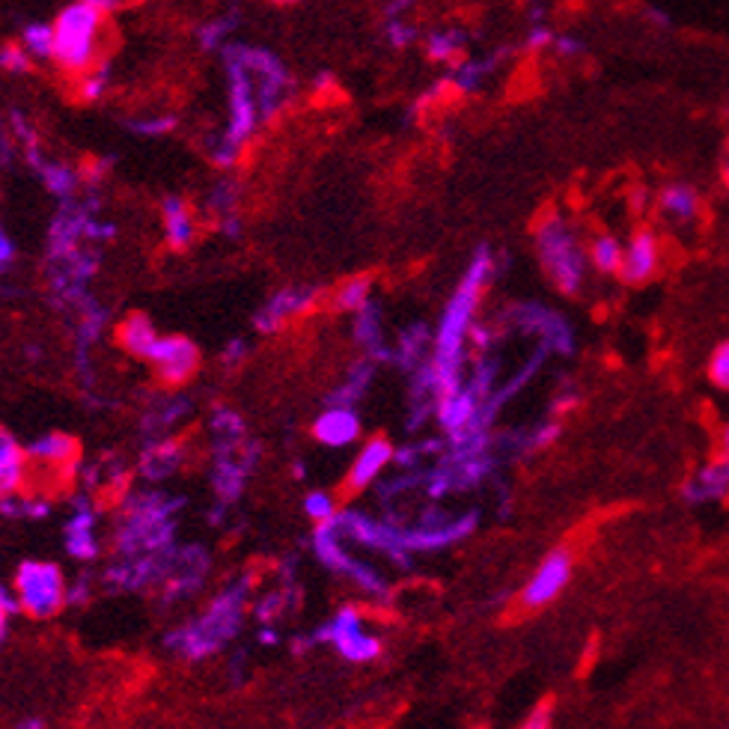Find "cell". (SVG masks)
I'll return each instance as SVG.
<instances>
[{"instance_id":"obj_1","label":"cell","mask_w":729,"mask_h":729,"mask_svg":"<svg viewBox=\"0 0 729 729\" xmlns=\"http://www.w3.org/2000/svg\"><path fill=\"white\" fill-rule=\"evenodd\" d=\"M491 272H494L491 253L486 251V248H479V251L474 253L470 265H467V272L465 277H462L458 289L453 292V298L447 301L444 316H441V325H438V334H435L432 364H429L438 399L462 388V357H465V342L467 337H470V331H474V316H477L482 292H486V286H489ZM435 405H438V402H435Z\"/></svg>"},{"instance_id":"obj_2","label":"cell","mask_w":729,"mask_h":729,"mask_svg":"<svg viewBox=\"0 0 729 729\" xmlns=\"http://www.w3.org/2000/svg\"><path fill=\"white\" fill-rule=\"evenodd\" d=\"M54 58L51 63L78 80L92 68L104 63V30H108V15L92 10L84 0H72L68 7L58 12L54 18Z\"/></svg>"},{"instance_id":"obj_3","label":"cell","mask_w":729,"mask_h":729,"mask_svg":"<svg viewBox=\"0 0 729 729\" xmlns=\"http://www.w3.org/2000/svg\"><path fill=\"white\" fill-rule=\"evenodd\" d=\"M173 506L159 491L131 494L116 525L120 560H155L171 554Z\"/></svg>"},{"instance_id":"obj_4","label":"cell","mask_w":729,"mask_h":729,"mask_svg":"<svg viewBox=\"0 0 729 729\" xmlns=\"http://www.w3.org/2000/svg\"><path fill=\"white\" fill-rule=\"evenodd\" d=\"M244 604H248V583H229L221 593L205 604L203 614L185 623L179 631L171 634L173 652L185 658H205L215 655L227 640L239 634L241 619H244Z\"/></svg>"},{"instance_id":"obj_5","label":"cell","mask_w":729,"mask_h":729,"mask_svg":"<svg viewBox=\"0 0 729 729\" xmlns=\"http://www.w3.org/2000/svg\"><path fill=\"white\" fill-rule=\"evenodd\" d=\"M12 599L22 614L34 619L58 616L68 602V583L63 571L48 560H27L15 571L12 581Z\"/></svg>"},{"instance_id":"obj_6","label":"cell","mask_w":729,"mask_h":729,"mask_svg":"<svg viewBox=\"0 0 729 729\" xmlns=\"http://www.w3.org/2000/svg\"><path fill=\"white\" fill-rule=\"evenodd\" d=\"M536 244H539V260L545 265L548 277L557 284L560 292L578 296L587 272H583V253L575 236H571V229L563 221L551 217L536 232Z\"/></svg>"},{"instance_id":"obj_7","label":"cell","mask_w":729,"mask_h":729,"mask_svg":"<svg viewBox=\"0 0 729 729\" xmlns=\"http://www.w3.org/2000/svg\"><path fill=\"white\" fill-rule=\"evenodd\" d=\"M319 640L331 643L340 658L352 664H369L381 655V638L369 628L361 607H342L319 628Z\"/></svg>"},{"instance_id":"obj_8","label":"cell","mask_w":729,"mask_h":729,"mask_svg":"<svg viewBox=\"0 0 729 729\" xmlns=\"http://www.w3.org/2000/svg\"><path fill=\"white\" fill-rule=\"evenodd\" d=\"M152 366V376L159 378V385L164 388H185L188 381H194V376L203 366V352L191 337L185 334H161L155 352L147 361Z\"/></svg>"},{"instance_id":"obj_9","label":"cell","mask_w":729,"mask_h":729,"mask_svg":"<svg viewBox=\"0 0 729 729\" xmlns=\"http://www.w3.org/2000/svg\"><path fill=\"white\" fill-rule=\"evenodd\" d=\"M322 292L316 286H284L277 289L265 307L256 313V328L263 334H277L284 331L289 322L307 316L310 310L319 304Z\"/></svg>"},{"instance_id":"obj_10","label":"cell","mask_w":729,"mask_h":729,"mask_svg":"<svg viewBox=\"0 0 729 729\" xmlns=\"http://www.w3.org/2000/svg\"><path fill=\"white\" fill-rule=\"evenodd\" d=\"M393 462V444H390L385 435H376L361 444V450L354 453L352 465L345 470V479H342V498H354L366 491L373 482H376L385 467Z\"/></svg>"},{"instance_id":"obj_11","label":"cell","mask_w":729,"mask_h":729,"mask_svg":"<svg viewBox=\"0 0 729 729\" xmlns=\"http://www.w3.org/2000/svg\"><path fill=\"white\" fill-rule=\"evenodd\" d=\"M571 578V557L566 551H554L542 560V566L533 571V578L527 581L525 593H521V604L527 611H536V607H545L548 602H554L560 595V590L569 583Z\"/></svg>"},{"instance_id":"obj_12","label":"cell","mask_w":729,"mask_h":729,"mask_svg":"<svg viewBox=\"0 0 729 729\" xmlns=\"http://www.w3.org/2000/svg\"><path fill=\"white\" fill-rule=\"evenodd\" d=\"M361 432H364V423H361L352 405H334L331 402L313 423V438L322 447H328V450H342V447L357 444Z\"/></svg>"},{"instance_id":"obj_13","label":"cell","mask_w":729,"mask_h":729,"mask_svg":"<svg viewBox=\"0 0 729 729\" xmlns=\"http://www.w3.org/2000/svg\"><path fill=\"white\" fill-rule=\"evenodd\" d=\"M658 263H662V251H658V239L652 229H638L628 244L623 248V265H619V277L626 284L638 286L646 284L655 277L658 272Z\"/></svg>"},{"instance_id":"obj_14","label":"cell","mask_w":729,"mask_h":729,"mask_svg":"<svg viewBox=\"0 0 729 729\" xmlns=\"http://www.w3.org/2000/svg\"><path fill=\"white\" fill-rule=\"evenodd\" d=\"M27 447L18 444V438L0 426V503L22 494L27 486Z\"/></svg>"},{"instance_id":"obj_15","label":"cell","mask_w":729,"mask_h":729,"mask_svg":"<svg viewBox=\"0 0 729 729\" xmlns=\"http://www.w3.org/2000/svg\"><path fill=\"white\" fill-rule=\"evenodd\" d=\"M114 337L116 345L126 354H131V357H137V361H149L161 340L155 322L149 319L147 313H128L126 319L116 325Z\"/></svg>"},{"instance_id":"obj_16","label":"cell","mask_w":729,"mask_h":729,"mask_svg":"<svg viewBox=\"0 0 729 729\" xmlns=\"http://www.w3.org/2000/svg\"><path fill=\"white\" fill-rule=\"evenodd\" d=\"M161 227L173 251H188L197 239V221L191 205L183 197H167L161 203Z\"/></svg>"},{"instance_id":"obj_17","label":"cell","mask_w":729,"mask_h":729,"mask_svg":"<svg viewBox=\"0 0 729 729\" xmlns=\"http://www.w3.org/2000/svg\"><path fill=\"white\" fill-rule=\"evenodd\" d=\"M185 465V447L179 441H155L149 447L143 458H140V474L149 479V482H161V479L173 477L179 467Z\"/></svg>"},{"instance_id":"obj_18","label":"cell","mask_w":729,"mask_h":729,"mask_svg":"<svg viewBox=\"0 0 729 729\" xmlns=\"http://www.w3.org/2000/svg\"><path fill=\"white\" fill-rule=\"evenodd\" d=\"M373 304V274H352L331 292V307L340 313H361Z\"/></svg>"},{"instance_id":"obj_19","label":"cell","mask_w":729,"mask_h":729,"mask_svg":"<svg viewBox=\"0 0 729 729\" xmlns=\"http://www.w3.org/2000/svg\"><path fill=\"white\" fill-rule=\"evenodd\" d=\"M66 545L75 557H92L99 551V533H96V515L87 506H80L78 513L68 518Z\"/></svg>"},{"instance_id":"obj_20","label":"cell","mask_w":729,"mask_h":729,"mask_svg":"<svg viewBox=\"0 0 729 729\" xmlns=\"http://www.w3.org/2000/svg\"><path fill=\"white\" fill-rule=\"evenodd\" d=\"M658 205H662L664 217H670L673 224H688L700 212V194L691 185H667L658 197Z\"/></svg>"},{"instance_id":"obj_21","label":"cell","mask_w":729,"mask_h":729,"mask_svg":"<svg viewBox=\"0 0 729 729\" xmlns=\"http://www.w3.org/2000/svg\"><path fill=\"white\" fill-rule=\"evenodd\" d=\"M623 248H626V244H619L616 236L602 232V236H595V239L590 241L587 260H590V265H593L599 274H619V265H623Z\"/></svg>"},{"instance_id":"obj_22","label":"cell","mask_w":729,"mask_h":729,"mask_svg":"<svg viewBox=\"0 0 729 729\" xmlns=\"http://www.w3.org/2000/svg\"><path fill=\"white\" fill-rule=\"evenodd\" d=\"M18 46L27 51V58L34 60V63L51 60L54 58V24H46V22L27 24Z\"/></svg>"},{"instance_id":"obj_23","label":"cell","mask_w":729,"mask_h":729,"mask_svg":"<svg viewBox=\"0 0 729 729\" xmlns=\"http://www.w3.org/2000/svg\"><path fill=\"white\" fill-rule=\"evenodd\" d=\"M354 337L357 342L364 345L369 354H381L385 352V331H381V316H378V310L373 304H366L361 313H357V319H354Z\"/></svg>"},{"instance_id":"obj_24","label":"cell","mask_w":729,"mask_h":729,"mask_svg":"<svg viewBox=\"0 0 729 729\" xmlns=\"http://www.w3.org/2000/svg\"><path fill=\"white\" fill-rule=\"evenodd\" d=\"M111 87V72H108V63H99V66L87 72V75H80L75 80V92H78L80 102H102V96Z\"/></svg>"},{"instance_id":"obj_25","label":"cell","mask_w":729,"mask_h":729,"mask_svg":"<svg viewBox=\"0 0 729 729\" xmlns=\"http://www.w3.org/2000/svg\"><path fill=\"white\" fill-rule=\"evenodd\" d=\"M340 501H337V494H331V491H310L307 498H304V513H307V518H313L316 525H328V521H334L337 515H340Z\"/></svg>"},{"instance_id":"obj_26","label":"cell","mask_w":729,"mask_h":729,"mask_svg":"<svg viewBox=\"0 0 729 729\" xmlns=\"http://www.w3.org/2000/svg\"><path fill=\"white\" fill-rule=\"evenodd\" d=\"M0 68L10 72V75H24V72L34 68V60L27 58V51L18 42H10V46L0 48Z\"/></svg>"},{"instance_id":"obj_27","label":"cell","mask_w":729,"mask_h":729,"mask_svg":"<svg viewBox=\"0 0 729 729\" xmlns=\"http://www.w3.org/2000/svg\"><path fill=\"white\" fill-rule=\"evenodd\" d=\"M426 48H429V58H432V60H450V58H456V54H458V48H462V39H458L453 30H438V34L429 36Z\"/></svg>"},{"instance_id":"obj_28","label":"cell","mask_w":729,"mask_h":729,"mask_svg":"<svg viewBox=\"0 0 729 729\" xmlns=\"http://www.w3.org/2000/svg\"><path fill=\"white\" fill-rule=\"evenodd\" d=\"M708 378H712L715 388L729 393V340L724 345H718L715 354H712V361H708Z\"/></svg>"},{"instance_id":"obj_29","label":"cell","mask_w":729,"mask_h":729,"mask_svg":"<svg viewBox=\"0 0 729 729\" xmlns=\"http://www.w3.org/2000/svg\"><path fill=\"white\" fill-rule=\"evenodd\" d=\"M176 126V116H143V120H135L131 128L143 131V135H161V131H171Z\"/></svg>"},{"instance_id":"obj_30","label":"cell","mask_w":729,"mask_h":729,"mask_svg":"<svg viewBox=\"0 0 729 729\" xmlns=\"http://www.w3.org/2000/svg\"><path fill=\"white\" fill-rule=\"evenodd\" d=\"M18 607H15V599H12L3 587H0V638L7 634V628H10V616L15 614Z\"/></svg>"},{"instance_id":"obj_31","label":"cell","mask_w":729,"mask_h":729,"mask_svg":"<svg viewBox=\"0 0 729 729\" xmlns=\"http://www.w3.org/2000/svg\"><path fill=\"white\" fill-rule=\"evenodd\" d=\"M84 3H90L92 10L104 12V15H111V12L126 10L128 3H135V0H84Z\"/></svg>"},{"instance_id":"obj_32","label":"cell","mask_w":729,"mask_h":729,"mask_svg":"<svg viewBox=\"0 0 729 729\" xmlns=\"http://www.w3.org/2000/svg\"><path fill=\"white\" fill-rule=\"evenodd\" d=\"M521 729H548V708H536Z\"/></svg>"},{"instance_id":"obj_33","label":"cell","mask_w":729,"mask_h":729,"mask_svg":"<svg viewBox=\"0 0 729 729\" xmlns=\"http://www.w3.org/2000/svg\"><path fill=\"white\" fill-rule=\"evenodd\" d=\"M12 260V241L7 239V232L0 227V268Z\"/></svg>"},{"instance_id":"obj_34","label":"cell","mask_w":729,"mask_h":729,"mask_svg":"<svg viewBox=\"0 0 729 729\" xmlns=\"http://www.w3.org/2000/svg\"><path fill=\"white\" fill-rule=\"evenodd\" d=\"M724 453H727V456H729V426H727V429H724Z\"/></svg>"},{"instance_id":"obj_35","label":"cell","mask_w":729,"mask_h":729,"mask_svg":"<svg viewBox=\"0 0 729 729\" xmlns=\"http://www.w3.org/2000/svg\"><path fill=\"white\" fill-rule=\"evenodd\" d=\"M724 183H727V188H729V155H727V164H724Z\"/></svg>"},{"instance_id":"obj_36","label":"cell","mask_w":729,"mask_h":729,"mask_svg":"<svg viewBox=\"0 0 729 729\" xmlns=\"http://www.w3.org/2000/svg\"><path fill=\"white\" fill-rule=\"evenodd\" d=\"M272 3H298V0H272Z\"/></svg>"}]
</instances>
